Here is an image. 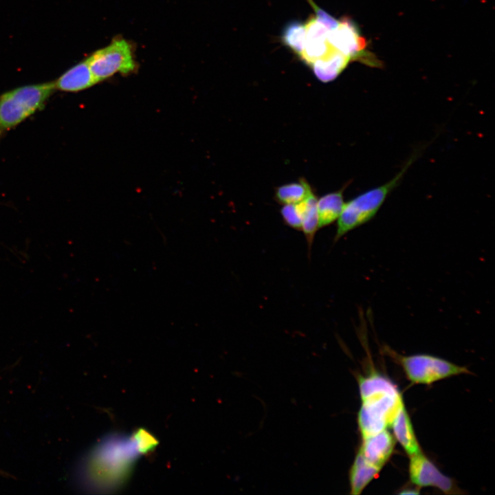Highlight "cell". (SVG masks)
I'll use <instances>...</instances> for the list:
<instances>
[{"label":"cell","instance_id":"5","mask_svg":"<svg viewBox=\"0 0 495 495\" xmlns=\"http://www.w3.org/2000/svg\"><path fill=\"white\" fill-rule=\"evenodd\" d=\"M86 60L96 83L116 73L129 74L136 67L131 46L124 38L113 40L107 46L94 52Z\"/></svg>","mask_w":495,"mask_h":495},{"label":"cell","instance_id":"9","mask_svg":"<svg viewBox=\"0 0 495 495\" xmlns=\"http://www.w3.org/2000/svg\"><path fill=\"white\" fill-rule=\"evenodd\" d=\"M54 82L56 89L65 92L80 91L96 84L87 60L67 70Z\"/></svg>","mask_w":495,"mask_h":495},{"label":"cell","instance_id":"8","mask_svg":"<svg viewBox=\"0 0 495 495\" xmlns=\"http://www.w3.org/2000/svg\"><path fill=\"white\" fill-rule=\"evenodd\" d=\"M395 439L387 430L362 438L358 448L363 456L372 464L382 468L390 459L395 448Z\"/></svg>","mask_w":495,"mask_h":495},{"label":"cell","instance_id":"19","mask_svg":"<svg viewBox=\"0 0 495 495\" xmlns=\"http://www.w3.org/2000/svg\"><path fill=\"white\" fill-rule=\"evenodd\" d=\"M136 440L138 443L139 449L141 452H146L152 448L155 441L151 436L144 430H140L135 434Z\"/></svg>","mask_w":495,"mask_h":495},{"label":"cell","instance_id":"11","mask_svg":"<svg viewBox=\"0 0 495 495\" xmlns=\"http://www.w3.org/2000/svg\"><path fill=\"white\" fill-rule=\"evenodd\" d=\"M351 58L336 49L315 60L311 65L315 76L322 82L336 79L343 72Z\"/></svg>","mask_w":495,"mask_h":495},{"label":"cell","instance_id":"12","mask_svg":"<svg viewBox=\"0 0 495 495\" xmlns=\"http://www.w3.org/2000/svg\"><path fill=\"white\" fill-rule=\"evenodd\" d=\"M381 469L368 462L358 451L349 474L350 493L353 495L360 494L370 482L379 475Z\"/></svg>","mask_w":495,"mask_h":495},{"label":"cell","instance_id":"4","mask_svg":"<svg viewBox=\"0 0 495 495\" xmlns=\"http://www.w3.org/2000/svg\"><path fill=\"white\" fill-rule=\"evenodd\" d=\"M385 351L400 364L407 379L412 384H431L443 379L463 373H471L464 366L429 354L403 355L388 347Z\"/></svg>","mask_w":495,"mask_h":495},{"label":"cell","instance_id":"20","mask_svg":"<svg viewBox=\"0 0 495 495\" xmlns=\"http://www.w3.org/2000/svg\"><path fill=\"white\" fill-rule=\"evenodd\" d=\"M419 487H416V488H406L404 489L402 491L399 492L400 494H417L419 493Z\"/></svg>","mask_w":495,"mask_h":495},{"label":"cell","instance_id":"1","mask_svg":"<svg viewBox=\"0 0 495 495\" xmlns=\"http://www.w3.org/2000/svg\"><path fill=\"white\" fill-rule=\"evenodd\" d=\"M362 404L358 425L362 438L375 434L390 426L404 404L397 385L375 371L358 377Z\"/></svg>","mask_w":495,"mask_h":495},{"label":"cell","instance_id":"7","mask_svg":"<svg viewBox=\"0 0 495 495\" xmlns=\"http://www.w3.org/2000/svg\"><path fill=\"white\" fill-rule=\"evenodd\" d=\"M327 41L333 47L351 60L362 56L366 45L356 25L346 17L339 21L337 27L329 32Z\"/></svg>","mask_w":495,"mask_h":495},{"label":"cell","instance_id":"15","mask_svg":"<svg viewBox=\"0 0 495 495\" xmlns=\"http://www.w3.org/2000/svg\"><path fill=\"white\" fill-rule=\"evenodd\" d=\"M313 192L309 183L303 178L297 182L286 184L278 187L275 198L282 204H296L306 199Z\"/></svg>","mask_w":495,"mask_h":495},{"label":"cell","instance_id":"14","mask_svg":"<svg viewBox=\"0 0 495 495\" xmlns=\"http://www.w3.org/2000/svg\"><path fill=\"white\" fill-rule=\"evenodd\" d=\"M317 198L314 192L300 201L302 210V226L309 248H311L314 235L318 228Z\"/></svg>","mask_w":495,"mask_h":495},{"label":"cell","instance_id":"2","mask_svg":"<svg viewBox=\"0 0 495 495\" xmlns=\"http://www.w3.org/2000/svg\"><path fill=\"white\" fill-rule=\"evenodd\" d=\"M415 159L416 155H412L400 171L390 180L382 185L372 188L344 203L338 219L335 241L368 222L376 215L387 197L399 184Z\"/></svg>","mask_w":495,"mask_h":495},{"label":"cell","instance_id":"16","mask_svg":"<svg viewBox=\"0 0 495 495\" xmlns=\"http://www.w3.org/2000/svg\"><path fill=\"white\" fill-rule=\"evenodd\" d=\"M281 39L287 47L300 56L306 41L305 24L299 21L289 23L283 31Z\"/></svg>","mask_w":495,"mask_h":495},{"label":"cell","instance_id":"18","mask_svg":"<svg viewBox=\"0 0 495 495\" xmlns=\"http://www.w3.org/2000/svg\"><path fill=\"white\" fill-rule=\"evenodd\" d=\"M316 12V18L322 23L329 30H332L337 27L339 21L329 14L324 10L318 7L313 0H307Z\"/></svg>","mask_w":495,"mask_h":495},{"label":"cell","instance_id":"13","mask_svg":"<svg viewBox=\"0 0 495 495\" xmlns=\"http://www.w3.org/2000/svg\"><path fill=\"white\" fill-rule=\"evenodd\" d=\"M342 188L326 194L317 200V210L318 217V228L328 226L339 218L344 202V190Z\"/></svg>","mask_w":495,"mask_h":495},{"label":"cell","instance_id":"10","mask_svg":"<svg viewBox=\"0 0 495 495\" xmlns=\"http://www.w3.org/2000/svg\"><path fill=\"white\" fill-rule=\"evenodd\" d=\"M390 427L395 440L409 456L422 452L404 404L399 410Z\"/></svg>","mask_w":495,"mask_h":495},{"label":"cell","instance_id":"3","mask_svg":"<svg viewBox=\"0 0 495 495\" xmlns=\"http://www.w3.org/2000/svg\"><path fill=\"white\" fill-rule=\"evenodd\" d=\"M56 90L54 82L24 85L0 96V139L42 110Z\"/></svg>","mask_w":495,"mask_h":495},{"label":"cell","instance_id":"6","mask_svg":"<svg viewBox=\"0 0 495 495\" xmlns=\"http://www.w3.org/2000/svg\"><path fill=\"white\" fill-rule=\"evenodd\" d=\"M411 483L419 488L434 487L444 494H462L454 481L444 475L423 452L410 456L408 465Z\"/></svg>","mask_w":495,"mask_h":495},{"label":"cell","instance_id":"17","mask_svg":"<svg viewBox=\"0 0 495 495\" xmlns=\"http://www.w3.org/2000/svg\"><path fill=\"white\" fill-rule=\"evenodd\" d=\"M281 216L287 226L301 230L302 210L300 202L284 204L280 210Z\"/></svg>","mask_w":495,"mask_h":495}]
</instances>
